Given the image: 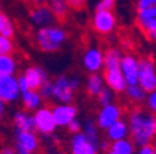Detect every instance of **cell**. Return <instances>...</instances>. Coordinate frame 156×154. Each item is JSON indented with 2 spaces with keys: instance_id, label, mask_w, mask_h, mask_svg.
<instances>
[{
  "instance_id": "8d00e7d4",
  "label": "cell",
  "mask_w": 156,
  "mask_h": 154,
  "mask_svg": "<svg viewBox=\"0 0 156 154\" xmlns=\"http://www.w3.org/2000/svg\"><path fill=\"white\" fill-rule=\"evenodd\" d=\"M136 154H155L153 145L151 143V145H146V146H142V147H140V150H138V153H136Z\"/></svg>"
},
{
  "instance_id": "ba28073f",
  "label": "cell",
  "mask_w": 156,
  "mask_h": 154,
  "mask_svg": "<svg viewBox=\"0 0 156 154\" xmlns=\"http://www.w3.org/2000/svg\"><path fill=\"white\" fill-rule=\"evenodd\" d=\"M20 85L13 75H2L0 77V101L10 103L18 97Z\"/></svg>"
},
{
  "instance_id": "603a6c76",
  "label": "cell",
  "mask_w": 156,
  "mask_h": 154,
  "mask_svg": "<svg viewBox=\"0 0 156 154\" xmlns=\"http://www.w3.org/2000/svg\"><path fill=\"white\" fill-rule=\"evenodd\" d=\"M98 125L95 124V121L92 119H87L84 125V135L87 136V139L91 142L94 146L99 147L101 145V139H99V133H98Z\"/></svg>"
},
{
  "instance_id": "6da1fadb",
  "label": "cell",
  "mask_w": 156,
  "mask_h": 154,
  "mask_svg": "<svg viewBox=\"0 0 156 154\" xmlns=\"http://www.w3.org/2000/svg\"><path fill=\"white\" fill-rule=\"evenodd\" d=\"M128 135L136 147L151 145L156 138V114L135 106L128 112Z\"/></svg>"
},
{
  "instance_id": "d4e9b609",
  "label": "cell",
  "mask_w": 156,
  "mask_h": 154,
  "mask_svg": "<svg viewBox=\"0 0 156 154\" xmlns=\"http://www.w3.org/2000/svg\"><path fill=\"white\" fill-rule=\"evenodd\" d=\"M41 94L36 90H28L25 93H23V101L27 110H35L41 104Z\"/></svg>"
},
{
  "instance_id": "836d02e7",
  "label": "cell",
  "mask_w": 156,
  "mask_h": 154,
  "mask_svg": "<svg viewBox=\"0 0 156 154\" xmlns=\"http://www.w3.org/2000/svg\"><path fill=\"white\" fill-rule=\"evenodd\" d=\"M24 3H25V6L28 7V9H31V7H38V6H46V4L49 3V0H23Z\"/></svg>"
},
{
  "instance_id": "83f0119b",
  "label": "cell",
  "mask_w": 156,
  "mask_h": 154,
  "mask_svg": "<svg viewBox=\"0 0 156 154\" xmlns=\"http://www.w3.org/2000/svg\"><path fill=\"white\" fill-rule=\"evenodd\" d=\"M14 51V45L10 38L0 35V56H11Z\"/></svg>"
},
{
  "instance_id": "277c9868",
  "label": "cell",
  "mask_w": 156,
  "mask_h": 154,
  "mask_svg": "<svg viewBox=\"0 0 156 154\" xmlns=\"http://www.w3.org/2000/svg\"><path fill=\"white\" fill-rule=\"evenodd\" d=\"M138 85L146 93L156 89V67L151 57H141L138 60Z\"/></svg>"
},
{
  "instance_id": "7a4b0ae2",
  "label": "cell",
  "mask_w": 156,
  "mask_h": 154,
  "mask_svg": "<svg viewBox=\"0 0 156 154\" xmlns=\"http://www.w3.org/2000/svg\"><path fill=\"white\" fill-rule=\"evenodd\" d=\"M135 25L149 42L156 43V0H136Z\"/></svg>"
},
{
  "instance_id": "8fae6325",
  "label": "cell",
  "mask_w": 156,
  "mask_h": 154,
  "mask_svg": "<svg viewBox=\"0 0 156 154\" xmlns=\"http://www.w3.org/2000/svg\"><path fill=\"white\" fill-rule=\"evenodd\" d=\"M55 85V89H53V97L58 101L64 103H70L74 97V90L70 86V79H68L66 75H60V77L56 78V80L53 82Z\"/></svg>"
},
{
  "instance_id": "ab89813d",
  "label": "cell",
  "mask_w": 156,
  "mask_h": 154,
  "mask_svg": "<svg viewBox=\"0 0 156 154\" xmlns=\"http://www.w3.org/2000/svg\"><path fill=\"white\" fill-rule=\"evenodd\" d=\"M17 154H31L29 151H27V150H24V149H21V147H18L17 146Z\"/></svg>"
},
{
  "instance_id": "d590c367",
  "label": "cell",
  "mask_w": 156,
  "mask_h": 154,
  "mask_svg": "<svg viewBox=\"0 0 156 154\" xmlns=\"http://www.w3.org/2000/svg\"><path fill=\"white\" fill-rule=\"evenodd\" d=\"M18 85H20V90L23 92V93H25V92H28V85H27V80H25V78H24V75L23 74H20V77H18Z\"/></svg>"
},
{
  "instance_id": "cb8c5ba5",
  "label": "cell",
  "mask_w": 156,
  "mask_h": 154,
  "mask_svg": "<svg viewBox=\"0 0 156 154\" xmlns=\"http://www.w3.org/2000/svg\"><path fill=\"white\" fill-rule=\"evenodd\" d=\"M126 94L131 101L136 103V104H140V103H142L144 100H146V92L138 84L136 85H127Z\"/></svg>"
},
{
  "instance_id": "74e56055",
  "label": "cell",
  "mask_w": 156,
  "mask_h": 154,
  "mask_svg": "<svg viewBox=\"0 0 156 154\" xmlns=\"http://www.w3.org/2000/svg\"><path fill=\"white\" fill-rule=\"evenodd\" d=\"M68 79H70V86H71V89L75 92V90L80 87V80H78V78H68Z\"/></svg>"
},
{
  "instance_id": "9c48e42d",
  "label": "cell",
  "mask_w": 156,
  "mask_h": 154,
  "mask_svg": "<svg viewBox=\"0 0 156 154\" xmlns=\"http://www.w3.org/2000/svg\"><path fill=\"white\" fill-rule=\"evenodd\" d=\"M120 71L126 79L127 85L138 84V58L133 54H126L121 57Z\"/></svg>"
},
{
  "instance_id": "30bf717a",
  "label": "cell",
  "mask_w": 156,
  "mask_h": 154,
  "mask_svg": "<svg viewBox=\"0 0 156 154\" xmlns=\"http://www.w3.org/2000/svg\"><path fill=\"white\" fill-rule=\"evenodd\" d=\"M52 112L55 117L56 125L57 126H67L71 121H74L78 114V110L75 106L67 103V104H60V106H53Z\"/></svg>"
},
{
  "instance_id": "2e32d148",
  "label": "cell",
  "mask_w": 156,
  "mask_h": 154,
  "mask_svg": "<svg viewBox=\"0 0 156 154\" xmlns=\"http://www.w3.org/2000/svg\"><path fill=\"white\" fill-rule=\"evenodd\" d=\"M71 153L73 154H98V147L94 146L87 139L84 133H75L71 139Z\"/></svg>"
},
{
  "instance_id": "8992f818",
  "label": "cell",
  "mask_w": 156,
  "mask_h": 154,
  "mask_svg": "<svg viewBox=\"0 0 156 154\" xmlns=\"http://www.w3.org/2000/svg\"><path fill=\"white\" fill-rule=\"evenodd\" d=\"M123 115V108L119 104L110 103L107 106H103L99 112H98L96 118V125L99 129H107L110 125H113L116 121L121 119Z\"/></svg>"
},
{
  "instance_id": "9a60e30c",
  "label": "cell",
  "mask_w": 156,
  "mask_h": 154,
  "mask_svg": "<svg viewBox=\"0 0 156 154\" xmlns=\"http://www.w3.org/2000/svg\"><path fill=\"white\" fill-rule=\"evenodd\" d=\"M29 10V18H31V22L35 24V25L41 26H49L53 22V17L52 11L49 9V6H38V7H31Z\"/></svg>"
},
{
  "instance_id": "484cf974",
  "label": "cell",
  "mask_w": 156,
  "mask_h": 154,
  "mask_svg": "<svg viewBox=\"0 0 156 154\" xmlns=\"http://www.w3.org/2000/svg\"><path fill=\"white\" fill-rule=\"evenodd\" d=\"M16 71V60L13 56H0V77L13 75Z\"/></svg>"
},
{
  "instance_id": "52a82bcc",
  "label": "cell",
  "mask_w": 156,
  "mask_h": 154,
  "mask_svg": "<svg viewBox=\"0 0 156 154\" xmlns=\"http://www.w3.org/2000/svg\"><path fill=\"white\" fill-rule=\"evenodd\" d=\"M35 118V126L42 135H52L55 132L56 121L53 117V112L50 107H42L36 111V114L34 115Z\"/></svg>"
},
{
  "instance_id": "f546056e",
  "label": "cell",
  "mask_w": 156,
  "mask_h": 154,
  "mask_svg": "<svg viewBox=\"0 0 156 154\" xmlns=\"http://www.w3.org/2000/svg\"><path fill=\"white\" fill-rule=\"evenodd\" d=\"M53 89H55V85L50 80H46L45 84L41 86V97H45V99H52L53 97Z\"/></svg>"
},
{
  "instance_id": "5b68a950",
  "label": "cell",
  "mask_w": 156,
  "mask_h": 154,
  "mask_svg": "<svg viewBox=\"0 0 156 154\" xmlns=\"http://www.w3.org/2000/svg\"><path fill=\"white\" fill-rule=\"evenodd\" d=\"M116 14L110 10H95L92 17V28L99 35H109L116 28Z\"/></svg>"
},
{
  "instance_id": "e0dca14e",
  "label": "cell",
  "mask_w": 156,
  "mask_h": 154,
  "mask_svg": "<svg viewBox=\"0 0 156 154\" xmlns=\"http://www.w3.org/2000/svg\"><path fill=\"white\" fill-rule=\"evenodd\" d=\"M106 136L110 143L121 140V139H127V136H128V124H127V121H124V119L116 121L113 125H110L106 129Z\"/></svg>"
},
{
  "instance_id": "d6a6232c",
  "label": "cell",
  "mask_w": 156,
  "mask_h": 154,
  "mask_svg": "<svg viewBox=\"0 0 156 154\" xmlns=\"http://www.w3.org/2000/svg\"><path fill=\"white\" fill-rule=\"evenodd\" d=\"M116 6V0H99L95 10H113Z\"/></svg>"
},
{
  "instance_id": "ac0fdd59",
  "label": "cell",
  "mask_w": 156,
  "mask_h": 154,
  "mask_svg": "<svg viewBox=\"0 0 156 154\" xmlns=\"http://www.w3.org/2000/svg\"><path fill=\"white\" fill-rule=\"evenodd\" d=\"M49 9L55 19L60 25H64L68 19V6L66 0H49Z\"/></svg>"
},
{
  "instance_id": "d6986e66",
  "label": "cell",
  "mask_w": 156,
  "mask_h": 154,
  "mask_svg": "<svg viewBox=\"0 0 156 154\" xmlns=\"http://www.w3.org/2000/svg\"><path fill=\"white\" fill-rule=\"evenodd\" d=\"M17 146L32 154L38 150L39 140L34 132H17Z\"/></svg>"
},
{
  "instance_id": "4316f807",
  "label": "cell",
  "mask_w": 156,
  "mask_h": 154,
  "mask_svg": "<svg viewBox=\"0 0 156 154\" xmlns=\"http://www.w3.org/2000/svg\"><path fill=\"white\" fill-rule=\"evenodd\" d=\"M0 35L11 38L14 35V28L10 18L4 14H0Z\"/></svg>"
},
{
  "instance_id": "ee69618b",
  "label": "cell",
  "mask_w": 156,
  "mask_h": 154,
  "mask_svg": "<svg viewBox=\"0 0 156 154\" xmlns=\"http://www.w3.org/2000/svg\"><path fill=\"white\" fill-rule=\"evenodd\" d=\"M52 154H60V153H57V151H55V153H52Z\"/></svg>"
},
{
  "instance_id": "44dd1931",
  "label": "cell",
  "mask_w": 156,
  "mask_h": 154,
  "mask_svg": "<svg viewBox=\"0 0 156 154\" xmlns=\"http://www.w3.org/2000/svg\"><path fill=\"white\" fill-rule=\"evenodd\" d=\"M103 87H105V80L101 75L98 74V72L89 74V77L87 79V87H85L88 96L96 97Z\"/></svg>"
},
{
  "instance_id": "60d3db41",
  "label": "cell",
  "mask_w": 156,
  "mask_h": 154,
  "mask_svg": "<svg viewBox=\"0 0 156 154\" xmlns=\"http://www.w3.org/2000/svg\"><path fill=\"white\" fill-rule=\"evenodd\" d=\"M105 154H119V153H116V151H113L110 147H109V150H107V151H105Z\"/></svg>"
},
{
  "instance_id": "4fadbf2b",
  "label": "cell",
  "mask_w": 156,
  "mask_h": 154,
  "mask_svg": "<svg viewBox=\"0 0 156 154\" xmlns=\"http://www.w3.org/2000/svg\"><path fill=\"white\" fill-rule=\"evenodd\" d=\"M103 80L107 87L114 93H123L126 92L127 82L121 74L120 68L117 70H105L103 71Z\"/></svg>"
},
{
  "instance_id": "4dcf8cb0",
  "label": "cell",
  "mask_w": 156,
  "mask_h": 154,
  "mask_svg": "<svg viewBox=\"0 0 156 154\" xmlns=\"http://www.w3.org/2000/svg\"><path fill=\"white\" fill-rule=\"evenodd\" d=\"M66 2H67L68 9L74 11H84L87 7V0H66Z\"/></svg>"
},
{
  "instance_id": "3957f363",
  "label": "cell",
  "mask_w": 156,
  "mask_h": 154,
  "mask_svg": "<svg viewBox=\"0 0 156 154\" xmlns=\"http://www.w3.org/2000/svg\"><path fill=\"white\" fill-rule=\"evenodd\" d=\"M67 40V32L62 26H43L36 32L35 43L39 50L45 53H55L60 50Z\"/></svg>"
},
{
  "instance_id": "f1b7e54d",
  "label": "cell",
  "mask_w": 156,
  "mask_h": 154,
  "mask_svg": "<svg viewBox=\"0 0 156 154\" xmlns=\"http://www.w3.org/2000/svg\"><path fill=\"white\" fill-rule=\"evenodd\" d=\"M96 99H98V103H99L101 107L107 106V104H110L112 100H113V92H112L109 87H103V89L99 92V94L96 96Z\"/></svg>"
},
{
  "instance_id": "ffe728a7",
  "label": "cell",
  "mask_w": 156,
  "mask_h": 154,
  "mask_svg": "<svg viewBox=\"0 0 156 154\" xmlns=\"http://www.w3.org/2000/svg\"><path fill=\"white\" fill-rule=\"evenodd\" d=\"M121 53L116 47H107L103 51V70H117L120 68Z\"/></svg>"
},
{
  "instance_id": "b9f144b4",
  "label": "cell",
  "mask_w": 156,
  "mask_h": 154,
  "mask_svg": "<svg viewBox=\"0 0 156 154\" xmlns=\"http://www.w3.org/2000/svg\"><path fill=\"white\" fill-rule=\"evenodd\" d=\"M2 114H3V103L0 101V117H2Z\"/></svg>"
},
{
  "instance_id": "7402d4cb",
  "label": "cell",
  "mask_w": 156,
  "mask_h": 154,
  "mask_svg": "<svg viewBox=\"0 0 156 154\" xmlns=\"http://www.w3.org/2000/svg\"><path fill=\"white\" fill-rule=\"evenodd\" d=\"M14 122H16L17 132H34L36 129L35 118L27 115L24 112H17L14 115Z\"/></svg>"
},
{
  "instance_id": "e575fe53",
  "label": "cell",
  "mask_w": 156,
  "mask_h": 154,
  "mask_svg": "<svg viewBox=\"0 0 156 154\" xmlns=\"http://www.w3.org/2000/svg\"><path fill=\"white\" fill-rule=\"evenodd\" d=\"M67 128H68V131L71 132V133H74V135L75 133H80V132H81V122L74 119V121H71L68 124Z\"/></svg>"
},
{
  "instance_id": "1f68e13d",
  "label": "cell",
  "mask_w": 156,
  "mask_h": 154,
  "mask_svg": "<svg viewBox=\"0 0 156 154\" xmlns=\"http://www.w3.org/2000/svg\"><path fill=\"white\" fill-rule=\"evenodd\" d=\"M146 107L148 110L156 114V89L151 93H148V97H146Z\"/></svg>"
},
{
  "instance_id": "7c38bea8",
  "label": "cell",
  "mask_w": 156,
  "mask_h": 154,
  "mask_svg": "<svg viewBox=\"0 0 156 154\" xmlns=\"http://www.w3.org/2000/svg\"><path fill=\"white\" fill-rule=\"evenodd\" d=\"M82 64L89 74H94V72L102 70L103 68V53H102V50L99 47H89L84 53Z\"/></svg>"
},
{
  "instance_id": "5bb4252c",
  "label": "cell",
  "mask_w": 156,
  "mask_h": 154,
  "mask_svg": "<svg viewBox=\"0 0 156 154\" xmlns=\"http://www.w3.org/2000/svg\"><path fill=\"white\" fill-rule=\"evenodd\" d=\"M23 75L27 80L29 90L41 89V86L48 80V74L41 67H28L25 72H23Z\"/></svg>"
},
{
  "instance_id": "f35d334b",
  "label": "cell",
  "mask_w": 156,
  "mask_h": 154,
  "mask_svg": "<svg viewBox=\"0 0 156 154\" xmlns=\"http://www.w3.org/2000/svg\"><path fill=\"white\" fill-rule=\"evenodd\" d=\"M0 154H16L11 149H3V150L0 151Z\"/></svg>"
},
{
  "instance_id": "7bdbcfd3",
  "label": "cell",
  "mask_w": 156,
  "mask_h": 154,
  "mask_svg": "<svg viewBox=\"0 0 156 154\" xmlns=\"http://www.w3.org/2000/svg\"><path fill=\"white\" fill-rule=\"evenodd\" d=\"M153 149H155V154H156V143H155V145H153Z\"/></svg>"
}]
</instances>
